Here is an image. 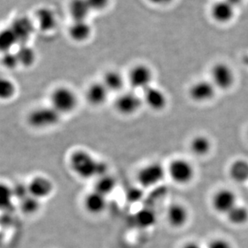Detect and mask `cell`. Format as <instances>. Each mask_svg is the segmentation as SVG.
<instances>
[{"mask_svg":"<svg viewBox=\"0 0 248 248\" xmlns=\"http://www.w3.org/2000/svg\"><path fill=\"white\" fill-rule=\"evenodd\" d=\"M116 186H117V182L115 177L108 173L96 179L93 190L108 197L109 194L115 190Z\"/></svg>","mask_w":248,"mask_h":248,"instance_id":"cell-24","label":"cell"},{"mask_svg":"<svg viewBox=\"0 0 248 248\" xmlns=\"http://www.w3.org/2000/svg\"><path fill=\"white\" fill-rule=\"evenodd\" d=\"M228 1H230V2H232V3H233V4L236 7L237 5L239 4V3H240V2L243 1V0H228Z\"/></svg>","mask_w":248,"mask_h":248,"instance_id":"cell-37","label":"cell"},{"mask_svg":"<svg viewBox=\"0 0 248 248\" xmlns=\"http://www.w3.org/2000/svg\"><path fill=\"white\" fill-rule=\"evenodd\" d=\"M93 29L87 20L73 21L69 29V36L73 41L81 43L87 41L92 35Z\"/></svg>","mask_w":248,"mask_h":248,"instance_id":"cell-19","label":"cell"},{"mask_svg":"<svg viewBox=\"0 0 248 248\" xmlns=\"http://www.w3.org/2000/svg\"><path fill=\"white\" fill-rule=\"evenodd\" d=\"M29 194L33 196L39 200L48 198L53 192V182L48 177L36 176L28 184Z\"/></svg>","mask_w":248,"mask_h":248,"instance_id":"cell-15","label":"cell"},{"mask_svg":"<svg viewBox=\"0 0 248 248\" xmlns=\"http://www.w3.org/2000/svg\"><path fill=\"white\" fill-rule=\"evenodd\" d=\"M238 204L236 193L230 188H221L213 195L211 205L218 214L227 215Z\"/></svg>","mask_w":248,"mask_h":248,"instance_id":"cell-10","label":"cell"},{"mask_svg":"<svg viewBox=\"0 0 248 248\" xmlns=\"http://www.w3.org/2000/svg\"><path fill=\"white\" fill-rule=\"evenodd\" d=\"M182 248H202V247L195 242H188L187 244H184Z\"/></svg>","mask_w":248,"mask_h":248,"instance_id":"cell-36","label":"cell"},{"mask_svg":"<svg viewBox=\"0 0 248 248\" xmlns=\"http://www.w3.org/2000/svg\"><path fill=\"white\" fill-rule=\"evenodd\" d=\"M166 218L171 227L179 229L188 222L189 213L182 203H172L167 209Z\"/></svg>","mask_w":248,"mask_h":248,"instance_id":"cell-14","label":"cell"},{"mask_svg":"<svg viewBox=\"0 0 248 248\" xmlns=\"http://www.w3.org/2000/svg\"><path fill=\"white\" fill-rule=\"evenodd\" d=\"M126 81V78H125L120 71L110 69L104 74L102 82L105 85L110 93H120L123 92Z\"/></svg>","mask_w":248,"mask_h":248,"instance_id":"cell-18","label":"cell"},{"mask_svg":"<svg viewBox=\"0 0 248 248\" xmlns=\"http://www.w3.org/2000/svg\"><path fill=\"white\" fill-rule=\"evenodd\" d=\"M230 223L234 226H243L248 222V209L244 205L237 204L226 215Z\"/></svg>","mask_w":248,"mask_h":248,"instance_id":"cell-25","label":"cell"},{"mask_svg":"<svg viewBox=\"0 0 248 248\" xmlns=\"http://www.w3.org/2000/svg\"><path fill=\"white\" fill-rule=\"evenodd\" d=\"M16 93V86L11 79L0 76V101L12 99Z\"/></svg>","mask_w":248,"mask_h":248,"instance_id":"cell-28","label":"cell"},{"mask_svg":"<svg viewBox=\"0 0 248 248\" xmlns=\"http://www.w3.org/2000/svg\"><path fill=\"white\" fill-rule=\"evenodd\" d=\"M217 91L210 79H202L194 81L189 86L188 93L194 103H206L214 99Z\"/></svg>","mask_w":248,"mask_h":248,"instance_id":"cell-9","label":"cell"},{"mask_svg":"<svg viewBox=\"0 0 248 248\" xmlns=\"http://www.w3.org/2000/svg\"><path fill=\"white\" fill-rule=\"evenodd\" d=\"M1 63L2 66L9 70H13L16 69L18 65H19V60L17 58L16 53L14 52H8V53H3L1 58Z\"/></svg>","mask_w":248,"mask_h":248,"instance_id":"cell-31","label":"cell"},{"mask_svg":"<svg viewBox=\"0 0 248 248\" xmlns=\"http://www.w3.org/2000/svg\"><path fill=\"white\" fill-rule=\"evenodd\" d=\"M20 202V209L25 215H34L38 212L41 207V200L33 196L29 195Z\"/></svg>","mask_w":248,"mask_h":248,"instance_id":"cell-29","label":"cell"},{"mask_svg":"<svg viewBox=\"0 0 248 248\" xmlns=\"http://www.w3.org/2000/svg\"><path fill=\"white\" fill-rule=\"evenodd\" d=\"M166 175L167 169L161 163L153 161L140 169L137 181L143 188H151L162 182Z\"/></svg>","mask_w":248,"mask_h":248,"instance_id":"cell-5","label":"cell"},{"mask_svg":"<svg viewBox=\"0 0 248 248\" xmlns=\"http://www.w3.org/2000/svg\"><path fill=\"white\" fill-rule=\"evenodd\" d=\"M230 177L237 183H244L248 181V162L247 160H234L229 169Z\"/></svg>","mask_w":248,"mask_h":248,"instance_id":"cell-23","label":"cell"},{"mask_svg":"<svg viewBox=\"0 0 248 248\" xmlns=\"http://www.w3.org/2000/svg\"><path fill=\"white\" fill-rule=\"evenodd\" d=\"M212 143L210 139L205 135H197L193 136L189 142V150L193 155L198 157H204L210 153Z\"/></svg>","mask_w":248,"mask_h":248,"instance_id":"cell-20","label":"cell"},{"mask_svg":"<svg viewBox=\"0 0 248 248\" xmlns=\"http://www.w3.org/2000/svg\"><path fill=\"white\" fill-rule=\"evenodd\" d=\"M151 4L158 6V7H164V6H168L171 4L172 2H174L175 0H148Z\"/></svg>","mask_w":248,"mask_h":248,"instance_id":"cell-35","label":"cell"},{"mask_svg":"<svg viewBox=\"0 0 248 248\" xmlns=\"http://www.w3.org/2000/svg\"><path fill=\"white\" fill-rule=\"evenodd\" d=\"M16 53L19 60V64L24 67L31 66L36 62V52L33 48L28 46V44L19 46Z\"/></svg>","mask_w":248,"mask_h":248,"instance_id":"cell-26","label":"cell"},{"mask_svg":"<svg viewBox=\"0 0 248 248\" xmlns=\"http://www.w3.org/2000/svg\"><path fill=\"white\" fill-rule=\"evenodd\" d=\"M210 80L217 90L228 91L235 82V74L232 66L225 62H217L210 69Z\"/></svg>","mask_w":248,"mask_h":248,"instance_id":"cell-6","label":"cell"},{"mask_svg":"<svg viewBox=\"0 0 248 248\" xmlns=\"http://www.w3.org/2000/svg\"><path fill=\"white\" fill-rule=\"evenodd\" d=\"M69 12L74 21H85L92 12L87 0H71Z\"/></svg>","mask_w":248,"mask_h":248,"instance_id":"cell-21","label":"cell"},{"mask_svg":"<svg viewBox=\"0 0 248 248\" xmlns=\"http://www.w3.org/2000/svg\"><path fill=\"white\" fill-rule=\"evenodd\" d=\"M10 29L16 37L19 46L27 45L35 31V27L31 19L26 16L18 17L12 21Z\"/></svg>","mask_w":248,"mask_h":248,"instance_id":"cell-13","label":"cell"},{"mask_svg":"<svg viewBox=\"0 0 248 248\" xmlns=\"http://www.w3.org/2000/svg\"></svg>","mask_w":248,"mask_h":248,"instance_id":"cell-38","label":"cell"},{"mask_svg":"<svg viewBox=\"0 0 248 248\" xmlns=\"http://www.w3.org/2000/svg\"><path fill=\"white\" fill-rule=\"evenodd\" d=\"M51 107L61 115L74 111L78 104V98L72 89L67 86L56 88L50 95Z\"/></svg>","mask_w":248,"mask_h":248,"instance_id":"cell-2","label":"cell"},{"mask_svg":"<svg viewBox=\"0 0 248 248\" xmlns=\"http://www.w3.org/2000/svg\"><path fill=\"white\" fill-rule=\"evenodd\" d=\"M207 248H233L232 244L227 239L223 238H215L210 240Z\"/></svg>","mask_w":248,"mask_h":248,"instance_id":"cell-34","label":"cell"},{"mask_svg":"<svg viewBox=\"0 0 248 248\" xmlns=\"http://www.w3.org/2000/svg\"><path fill=\"white\" fill-rule=\"evenodd\" d=\"M36 18L40 29L43 31H52L58 24L55 13L48 7L40 8L36 12Z\"/></svg>","mask_w":248,"mask_h":248,"instance_id":"cell-22","label":"cell"},{"mask_svg":"<svg viewBox=\"0 0 248 248\" xmlns=\"http://www.w3.org/2000/svg\"><path fill=\"white\" fill-rule=\"evenodd\" d=\"M110 93L102 81L91 83L86 89V98L91 106L101 107L108 102Z\"/></svg>","mask_w":248,"mask_h":248,"instance_id":"cell-16","label":"cell"},{"mask_svg":"<svg viewBox=\"0 0 248 248\" xmlns=\"http://www.w3.org/2000/svg\"><path fill=\"white\" fill-rule=\"evenodd\" d=\"M210 13L217 24H229L235 16V6L228 0H217L210 7Z\"/></svg>","mask_w":248,"mask_h":248,"instance_id":"cell-11","label":"cell"},{"mask_svg":"<svg viewBox=\"0 0 248 248\" xmlns=\"http://www.w3.org/2000/svg\"><path fill=\"white\" fill-rule=\"evenodd\" d=\"M13 197L17 200L21 202L24 198H27L29 194V186L28 184L24 183H18L16 186L12 187Z\"/></svg>","mask_w":248,"mask_h":248,"instance_id":"cell-32","label":"cell"},{"mask_svg":"<svg viewBox=\"0 0 248 248\" xmlns=\"http://www.w3.org/2000/svg\"><path fill=\"white\" fill-rule=\"evenodd\" d=\"M16 45H18L16 37L10 27L0 31V53L11 52Z\"/></svg>","mask_w":248,"mask_h":248,"instance_id":"cell-27","label":"cell"},{"mask_svg":"<svg viewBox=\"0 0 248 248\" xmlns=\"http://www.w3.org/2000/svg\"><path fill=\"white\" fill-rule=\"evenodd\" d=\"M167 174L172 182L180 186L190 184L195 177V168L190 161L184 158H176L170 163Z\"/></svg>","mask_w":248,"mask_h":248,"instance_id":"cell-3","label":"cell"},{"mask_svg":"<svg viewBox=\"0 0 248 248\" xmlns=\"http://www.w3.org/2000/svg\"><path fill=\"white\" fill-rule=\"evenodd\" d=\"M153 69L145 64H137L131 67L126 76L132 91H145L146 89L153 86Z\"/></svg>","mask_w":248,"mask_h":248,"instance_id":"cell-7","label":"cell"},{"mask_svg":"<svg viewBox=\"0 0 248 248\" xmlns=\"http://www.w3.org/2000/svg\"><path fill=\"white\" fill-rule=\"evenodd\" d=\"M143 105V98L132 90L119 93L115 101V110L124 116L135 115L140 110Z\"/></svg>","mask_w":248,"mask_h":248,"instance_id":"cell-8","label":"cell"},{"mask_svg":"<svg viewBox=\"0 0 248 248\" xmlns=\"http://www.w3.org/2000/svg\"><path fill=\"white\" fill-rule=\"evenodd\" d=\"M111 0H87L92 12H103L110 5Z\"/></svg>","mask_w":248,"mask_h":248,"instance_id":"cell-33","label":"cell"},{"mask_svg":"<svg viewBox=\"0 0 248 248\" xmlns=\"http://www.w3.org/2000/svg\"><path fill=\"white\" fill-rule=\"evenodd\" d=\"M72 171L81 179H97L108 174V165L83 149L74 151L69 159Z\"/></svg>","mask_w":248,"mask_h":248,"instance_id":"cell-1","label":"cell"},{"mask_svg":"<svg viewBox=\"0 0 248 248\" xmlns=\"http://www.w3.org/2000/svg\"><path fill=\"white\" fill-rule=\"evenodd\" d=\"M61 116L60 113L58 112L53 107H41L29 113L28 123L33 128H49L60 122Z\"/></svg>","mask_w":248,"mask_h":248,"instance_id":"cell-4","label":"cell"},{"mask_svg":"<svg viewBox=\"0 0 248 248\" xmlns=\"http://www.w3.org/2000/svg\"><path fill=\"white\" fill-rule=\"evenodd\" d=\"M142 98L143 104L156 112L165 110L168 105V97L165 91L153 85L143 91Z\"/></svg>","mask_w":248,"mask_h":248,"instance_id":"cell-12","label":"cell"},{"mask_svg":"<svg viewBox=\"0 0 248 248\" xmlns=\"http://www.w3.org/2000/svg\"><path fill=\"white\" fill-rule=\"evenodd\" d=\"M86 211L93 215H100L108 207V197L93 190L86 195L83 201Z\"/></svg>","mask_w":248,"mask_h":248,"instance_id":"cell-17","label":"cell"},{"mask_svg":"<svg viewBox=\"0 0 248 248\" xmlns=\"http://www.w3.org/2000/svg\"><path fill=\"white\" fill-rule=\"evenodd\" d=\"M12 188L4 183H0V209H7L13 200Z\"/></svg>","mask_w":248,"mask_h":248,"instance_id":"cell-30","label":"cell"}]
</instances>
